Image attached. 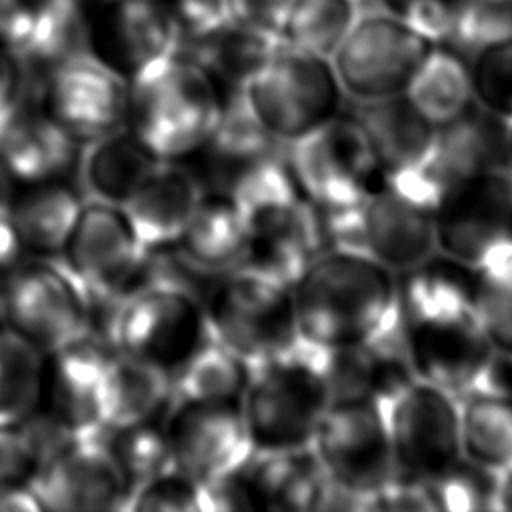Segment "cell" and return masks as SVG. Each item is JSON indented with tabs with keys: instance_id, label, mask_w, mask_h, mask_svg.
Instances as JSON below:
<instances>
[{
	"instance_id": "12",
	"label": "cell",
	"mask_w": 512,
	"mask_h": 512,
	"mask_svg": "<svg viewBox=\"0 0 512 512\" xmlns=\"http://www.w3.org/2000/svg\"><path fill=\"white\" fill-rule=\"evenodd\" d=\"M440 188L420 168L384 176L358 206L362 250L396 274L436 254L434 212Z\"/></svg>"
},
{
	"instance_id": "6",
	"label": "cell",
	"mask_w": 512,
	"mask_h": 512,
	"mask_svg": "<svg viewBox=\"0 0 512 512\" xmlns=\"http://www.w3.org/2000/svg\"><path fill=\"white\" fill-rule=\"evenodd\" d=\"M200 300L206 336L230 350L246 368L300 342L290 286L234 268L212 276Z\"/></svg>"
},
{
	"instance_id": "39",
	"label": "cell",
	"mask_w": 512,
	"mask_h": 512,
	"mask_svg": "<svg viewBox=\"0 0 512 512\" xmlns=\"http://www.w3.org/2000/svg\"><path fill=\"white\" fill-rule=\"evenodd\" d=\"M106 442L126 478L128 492L154 476L176 470L162 426V416L156 420L106 430Z\"/></svg>"
},
{
	"instance_id": "22",
	"label": "cell",
	"mask_w": 512,
	"mask_h": 512,
	"mask_svg": "<svg viewBox=\"0 0 512 512\" xmlns=\"http://www.w3.org/2000/svg\"><path fill=\"white\" fill-rule=\"evenodd\" d=\"M80 140L42 108L24 106L0 140V172L18 186L64 180L74 172Z\"/></svg>"
},
{
	"instance_id": "29",
	"label": "cell",
	"mask_w": 512,
	"mask_h": 512,
	"mask_svg": "<svg viewBox=\"0 0 512 512\" xmlns=\"http://www.w3.org/2000/svg\"><path fill=\"white\" fill-rule=\"evenodd\" d=\"M236 208L248 236L290 218L306 200L288 158L272 152L236 170L222 190Z\"/></svg>"
},
{
	"instance_id": "3",
	"label": "cell",
	"mask_w": 512,
	"mask_h": 512,
	"mask_svg": "<svg viewBox=\"0 0 512 512\" xmlns=\"http://www.w3.org/2000/svg\"><path fill=\"white\" fill-rule=\"evenodd\" d=\"M332 402L328 352L306 342L248 368L238 408L256 454L310 448Z\"/></svg>"
},
{
	"instance_id": "51",
	"label": "cell",
	"mask_w": 512,
	"mask_h": 512,
	"mask_svg": "<svg viewBox=\"0 0 512 512\" xmlns=\"http://www.w3.org/2000/svg\"><path fill=\"white\" fill-rule=\"evenodd\" d=\"M24 248L10 218L6 202H0V278L22 260Z\"/></svg>"
},
{
	"instance_id": "38",
	"label": "cell",
	"mask_w": 512,
	"mask_h": 512,
	"mask_svg": "<svg viewBox=\"0 0 512 512\" xmlns=\"http://www.w3.org/2000/svg\"><path fill=\"white\" fill-rule=\"evenodd\" d=\"M358 18L356 0H292L280 38L330 58Z\"/></svg>"
},
{
	"instance_id": "26",
	"label": "cell",
	"mask_w": 512,
	"mask_h": 512,
	"mask_svg": "<svg viewBox=\"0 0 512 512\" xmlns=\"http://www.w3.org/2000/svg\"><path fill=\"white\" fill-rule=\"evenodd\" d=\"M328 378L332 400L368 396L386 404L394 398L414 380L396 320L368 342L328 352Z\"/></svg>"
},
{
	"instance_id": "41",
	"label": "cell",
	"mask_w": 512,
	"mask_h": 512,
	"mask_svg": "<svg viewBox=\"0 0 512 512\" xmlns=\"http://www.w3.org/2000/svg\"><path fill=\"white\" fill-rule=\"evenodd\" d=\"M496 480V472L486 470L462 456L456 464L422 486L430 510L484 512L496 510Z\"/></svg>"
},
{
	"instance_id": "11",
	"label": "cell",
	"mask_w": 512,
	"mask_h": 512,
	"mask_svg": "<svg viewBox=\"0 0 512 512\" xmlns=\"http://www.w3.org/2000/svg\"><path fill=\"white\" fill-rule=\"evenodd\" d=\"M436 42L386 10L358 14L330 56L348 102H374L406 92Z\"/></svg>"
},
{
	"instance_id": "54",
	"label": "cell",
	"mask_w": 512,
	"mask_h": 512,
	"mask_svg": "<svg viewBox=\"0 0 512 512\" xmlns=\"http://www.w3.org/2000/svg\"><path fill=\"white\" fill-rule=\"evenodd\" d=\"M506 144H508V168L512 170V122H508V130H506Z\"/></svg>"
},
{
	"instance_id": "27",
	"label": "cell",
	"mask_w": 512,
	"mask_h": 512,
	"mask_svg": "<svg viewBox=\"0 0 512 512\" xmlns=\"http://www.w3.org/2000/svg\"><path fill=\"white\" fill-rule=\"evenodd\" d=\"M242 476L258 510L310 512L326 510L330 482L310 448L292 452L252 454Z\"/></svg>"
},
{
	"instance_id": "20",
	"label": "cell",
	"mask_w": 512,
	"mask_h": 512,
	"mask_svg": "<svg viewBox=\"0 0 512 512\" xmlns=\"http://www.w3.org/2000/svg\"><path fill=\"white\" fill-rule=\"evenodd\" d=\"M202 180L182 160L158 158L120 206L144 250L172 248L204 198Z\"/></svg>"
},
{
	"instance_id": "42",
	"label": "cell",
	"mask_w": 512,
	"mask_h": 512,
	"mask_svg": "<svg viewBox=\"0 0 512 512\" xmlns=\"http://www.w3.org/2000/svg\"><path fill=\"white\" fill-rule=\"evenodd\" d=\"M468 60L474 102L506 124L512 122V34L478 46Z\"/></svg>"
},
{
	"instance_id": "14",
	"label": "cell",
	"mask_w": 512,
	"mask_h": 512,
	"mask_svg": "<svg viewBox=\"0 0 512 512\" xmlns=\"http://www.w3.org/2000/svg\"><path fill=\"white\" fill-rule=\"evenodd\" d=\"M6 328L44 354L82 336L90 328V308L74 282L52 258H26L0 278Z\"/></svg>"
},
{
	"instance_id": "33",
	"label": "cell",
	"mask_w": 512,
	"mask_h": 512,
	"mask_svg": "<svg viewBox=\"0 0 512 512\" xmlns=\"http://www.w3.org/2000/svg\"><path fill=\"white\" fill-rule=\"evenodd\" d=\"M404 96L434 126L456 120L476 104L470 60L458 48L436 42L412 76Z\"/></svg>"
},
{
	"instance_id": "43",
	"label": "cell",
	"mask_w": 512,
	"mask_h": 512,
	"mask_svg": "<svg viewBox=\"0 0 512 512\" xmlns=\"http://www.w3.org/2000/svg\"><path fill=\"white\" fill-rule=\"evenodd\" d=\"M512 34V0H460L456 26L446 44L464 54Z\"/></svg>"
},
{
	"instance_id": "24",
	"label": "cell",
	"mask_w": 512,
	"mask_h": 512,
	"mask_svg": "<svg viewBox=\"0 0 512 512\" xmlns=\"http://www.w3.org/2000/svg\"><path fill=\"white\" fill-rule=\"evenodd\" d=\"M506 130L504 120L474 104L456 120L438 126L432 154L422 170L442 188L476 172L508 168Z\"/></svg>"
},
{
	"instance_id": "50",
	"label": "cell",
	"mask_w": 512,
	"mask_h": 512,
	"mask_svg": "<svg viewBox=\"0 0 512 512\" xmlns=\"http://www.w3.org/2000/svg\"><path fill=\"white\" fill-rule=\"evenodd\" d=\"M362 510H430V504L422 484L394 476V480L364 502Z\"/></svg>"
},
{
	"instance_id": "49",
	"label": "cell",
	"mask_w": 512,
	"mask_h": 512,
	"mask_svg": "<svg viewBox=\"0 0 512 512\" xmlns=\"http://www.w3.org/2000/svg\"><path fill=\"white\" fill-rule=\"evenodd\" d=\"M290 4L292 0H228L230 18L234 22L256 26L278 36Z\"/></svg>"
},
{
	"instance_id": "40",
	"label": "cell",
	"mask_w": 512,
	"mask_h": 512,
	"mask_svg": "<svg viewBox=\"0 0 512 512\" xmlns=\"http://www.w3.org/2000/svg\"><path fill=\"white\" fill-rule=\"evenodd\" d=\"M476 310L494 352L512 358V250L476 268Z\"/></svg>"
},
{
	"instance_id": "45",
	"label": "cell",
	"mask_w": 512,
	"mask_h": 512,
	"mask_svg": "<svg viewBox=\"0 0 512 512\" xmlns=\"http://www.w3.org/2000/svg\"><path fill=\"white\" fill-rule=\"evenodd\" d=\"M382 10L396 16L432 42H448L460 0H378Z\"/></svg>"
},
{
	"instance_id": "52",
	"label": "cell",
	"mask_w": 512,
	"mask_h": 512,
	"mask_svg": "<svg viewBox=\"0 0 512 512\" xmlns=\"http://www.w3.org/2000/svg\"><path fill=\"white\" fill-rule=\"evenodd\" d=\"M42 504L28 482L0 484V512H40Z\"/></svg>"
},
{
	"instance_id": "37",
	"label": "cell",
	"mask_w": 512,
	"mask_h": 512,
	"mask_svg": "<svg viewBox=\"0 0 512 512\" xmlns=\"http://www.w3.org/2000/svg\"><path fill=\"white\" fill-rule=\"evenodd\" d=\"M46 354L10 328L0 330V422H20L42 406Z\"/></svg>"
},
{
	"instance_id": "16",
	"label": "cell",
	"mask_w": 512,
	"mask_h": 512,
	"mask_svg": "<svg viewBox=\"0 0 512 512\" xmlns=\"http://www.w3.org/2000/svg\"><path fill=\"white\" fill-rule=\"evenodd\" d=\"M42 510H122L126 478L106 442V430L74 432L28 478Z\"/></svg>"
},
{
	"instance_id": "46",
	"label": "cell",
	"mask_w": 512,
	"mask_h": 512,
	"mask_svg": "<svg viewBox=\"0 0 512 512\" xmlns=\"http://www.w3.org/2000/svg\"><path fill=\"white\" fill-rule=\"evenodd\" d=\"M174 26L180 32L182 42L206 36L228 22V0H160Z\"/></svg>"
},
{
	"instance_id": "48",
	"label": "cell",
	"mask_w": 512,
	"mask_h": 512,
	"mask_svg": "<svg viewBox=\"0 0 512 512\" xmlns=\"http://www.w3.org/2000/svg\"><path fill=\"white\" fill-rule=\"evenodd\" d=\"M28 72L20 58L0 46V140L26 106Z\"/></svg>"
},
{
	"instance_id": "32",
	"label": "cell",
	"mask_w": 512,
	"mask_h": 512,
	"mask_svg": "<svg viewBox=\"0 0 512 512\" xmlns=\"http://www.w3.org/2000/svg\"><path fill=\"white\" fill-rule=\"evenodd\" d=\"M280 42L278 34L232 20L206 36L182 42L178 52L200 64L228 94L244 88Z\"/></svg>"
},
{
	"instance_id": "28",
	"label": "cell",
	"mask_w": 512,
	"mask_h": 512,
	"mask_svg": "<svg viewBox=\"0 0 512 512\" xmlns=\"http://www.w3.org/2000/svg\"><path fill=\"white\" fill-rule=\"evenodd\" d=\"M170 404V374L162 368L112 352L96 400L98 424L116 430L146 420H156Z\"/></svg>"
},
{
	"instance_id": "30",
	"label": "cell",
	"mask_w": 512,
	"mask_h": 512,
	"mask_svg": "<svg viewBox=\"0 0 512 512\" xmlns=\"http://www.w3.org/2000/svg\"><path fill=\"white\" fill-rule=\"evenodd\" d=\"M246 246L248 232L228 196L206 192L172 248L198 274L216 276L240 268Z\"/></svg>"
},
{
	"instance_id": "1",
	"label": "cell",
	"mask_w": 512,
	"mask_h": 512,
	"mask_svg": "<svg viewBox=\"0 0 512 512\" xmlns=\"http://www.w3.org/2000/svg\"><path fill=\"white\" fill-rule=\"evenodd\" d=\"M396 324L414 378L456 396L494 356L476 310V272L440 252L398 274Z\"/></svg>"
},
{
	"instance_id": "25",
	"label": "cell",
	"mask_w": 512,
	"mask_h": 512,
	"mask_svg": "<svg viewBox=\"0 0 512 512\" xmlns=\"http://www.w3.org/2000/svg\"><path fill=\"white\" fill-rule=\"evenodd\" d=\"M158 158L124 124L80 142L74 168L84 200L122 206Z\"/></svg>"
},
{
	"instance_id": "19",
	"label": "cell",
	"mask_w": 512,
	"mask_h": 512,
	"mask_svg": "<svg viewBox=\"0 0 512 512\" xmlns=\"http://www.w3.org/2000/svg\"><path fill=\"white\" fill-rule=\"evenodd\" d=\"M162 426L174 468L196 484L242 470L254 454L238 402L168 404Z\"/></svg>"
},
{
	"instance_id": "9",
	"label": "cell",
	"mask_w": 512,
	"mask_h": 512,
	"mask_svg": "<svg viewBox=\"0 0 512 512\" xmlns=\"http://www.w3.org/2000/svg\"><path fill=\"white\" fill-rule=\"evenodd\" d=\"M102 338L112 350L172 374L206 338L200 294L180 286H146L108 306Z\"/></svg>"
},
{
	"instance_id": "7",
	"label": "cell",
	"mask_w": 512,
	"mask_h": 512,
	"mask_svg": "<svg viewBox=\"0 0 512 512\" xmlns=\"http://www.w3.org/2000/svg\"><path fill=\"white\" fill-rule=\"evenodd\" d=\"M52 260L90 310H106L154 280L152 250L138 244L122 208L102 202L84 200L66 244Z\"/></svg>"
},
{
	"instance_id": "13",
	"label": "cell",
	"mask_w": 512,
	"mask_h": 512,
	"mask_svg": "<svg viewBox=\"0 0 512 512\" xmlns=\"http://www.w3.org/2000/svg\"><path fill=\"white\" fill-rule=\"evenodd\" d=\"M286 152L298 188L320 208L360 206L384 180L348 106L330 124Z\"/></svg>"
},
{
	"instance_id": "34",
	"label": "cell",
	"mask_w": 512,
	"mask_h": 512,
	"mask_svg": "<svg viewBox=\"0 0 512 512\" xmlns=\"http://www.w3.org/2000/svg\"><path fill=\"white\" fill-rule=\"evenodd\" d=\"M458 410L462 456L496 474L512 466V394L470 388Z\"/></svg>"
},
{
	"instance_id": "31",
	"label": "cell",
	"mask_w": 512,
	"mask_h": 512,
	"mask_svg": "<svg viewBox=\"0 0 512 512\" xmlns=\"http://www.w3.org/2000/svg\"><path fill=\"white\" fill-rule=\"evenodd\" d=\"M6 204L24 252L56 258L78 220L84 198L76 186L58 180L24 186Z\"/></svg>"
},
{
	"instance_id": "18",
	"label": "cell",
	"mask_w": 512,
	"mask_h": 512,
	"mask_svg": "<svg viewBox=\"0 0 512 512\" xmlns=\"http://www.w3.org/2000/svg\"><path fill=\"white\" fill-rule=\"evenodd\" d=\"M180 44L160 0H86V48L126 80Z\"/></svg>"
},
{
	"instance_id": "56",
	"label": "cell",
	"mask_w": 512,
	"mask_h": 512,
	"mask_svg": "<svg viewBox=\"0 0 512 512\" xmlns=\"http://www.w3.org/2000/svg\"><path fill=\"white\" fill-rule=\"evenodd\" d=\"M356 2H360V0H356Z\"/></svg>"
},
{
	"instance_id": "2",
	"label": "cell",
	"mask_w": 512,
	"mask_h": 512,
	"mask_svg": "<svg viewBox=\"0 0 512 512\" xmlns=\"http://www.w3.org/2000/svg\"><path fill=\"white\" fill-rule=\"evenodd\" d=\"M290 290L300 340L326 352L368 342L396 320L398 274L364 250L318 252Z\"/></svg>"
},
{
	"instance_id": "36",
	"label": "cell",
	"mask_w": 512,
	"mask_h": 512,
	"mask_svg": "<svg viewBox=\"0 0 512 512\" xmlns=\"http://www.w3.org/2000/svg\"><path fill=\"white\" fill-rule=\"evenodd\" d=\"M278 148L282 146L262 128L240 90L224 96L218 122L202 146L214 162L216 172L220 170L224 174V182L242 166L278 152Z\"/></svg>"
},
{
	"instance_id": "15",
	"label": "cell",
	"mask_w": 512,
	"mask_h": 512,
	"mask_svg": "<svg viewBox=\"0 0 512 512\" xmlns=\"http://www.w3.org/2000/svg\"><path fill=\"white\" fill-rule=\"evenodd\" d=\"M384 412L398 478L424 484L462 458L456 394L414 378Z\"/></svg>"
},
{
	"instance_id": "8",
	"label": "cell",
	"mask_w": 512,
	"mask_h": 512,
	"mask_svg": "<svg viewBox=\"0 0 512 512\" xmlns=\"http://www.w3.org/2000/svg\"><path fill=\"white\" fill-rule=\"evenodd\" d=\"M310 450L330 486L358 510L396 476L384 404L368 396L334 398Z\"/></svg>"
},
{
	"instance_id": "55",
	"label": "cell",
	"mask_w": 512,
	"mask_h": 512,
	"mask_svg": "<svg viewBox=\"0 0 512 512\" xmlns=\"http://www.w3.org/2000/svg\"><path fill=\"white\" fill-rule=\"evenodd\" d=\"M2 328H6V324H4V312H2V304H0V330Z\"/></svg>"
},
{
	"instance_id": "10",
	"label": "cell",
	"mask_w": 512,
	"mask_h": 512,
	"mask_svg": "<svg viewBox=\"0 0 512 512\" xmlns=\"http://www.w3.org/2000/svg\"><path fill=\"white\" fill-rule=\"evenodd\" d=\"M436 250L472 270L512 250V170L476 172L440 188Z\"/></svg>"
},
{
	"instance_id": "17",
	"label": "cell",
	"mask_w": 512,
	"mask_h": 512,
	"mask_svg": "<svg viewBox=\"0 0 512 512\" xmlns=\"http://www.w3.org/2000/svg\"><path fill=\"white\" fill-rule=\"evenodd\" d=\"M40 96L42 110L80 142L126 124L128 80L90 52L44 70Z\"/></svg>"
},
{
	"instance_id": "21",
	"label": "cell",
	"mask_w": 512,
	"mask_h": 512,
	"mask_svg": "<svg viewBox=\"0 0 512 512\" xmlns=\"http://www.w3.org/2000/svg\"><path fill=\"white\" fill-rule=\"evenodd\" d=\"M110 344L92 330L46 354L44 396L48 410L74 432L104 430L98 424V388L112 356Z\"/></svg>"
},
{
	"instance_id": "5",
	"label": "cell",
	"mask_w": 512,
	"mask_h": 512,
	"mask_svg": "<svg viewBox=\"0 0 512 512\" xmlns=\"http://www.w3.org/2000/svg\"><path fill=\"white\" fill-rule=\"evenodd\" d=\"M240 92L282 148L312 136L348 106L330 58L284 40Z\"/></svg>"
},
{
	"instance_id": "47",
	"label": "cell",
	"mask_w": 512,
	"mask_h": 512,
	"mask_svg": "<svg viewBox=\"0 0 512 512\" xmlns=\"http://www.w3.org/2000/svg\"><path fill=\"white\" fill-rule=\"evenodd\" d=\"M36 456L20 422H0V484L28 482Z\"/></svg>"
},
{
	"instance_id": "35",
	"label": "cell",
	"mask_w": 512,
	"mask_h": 512,
	"mask_svg": "<svg viewBox=\"0 0 512 512\" xmlns=\"http://www.w3.org/2000/svg\"><path fill=\"white\" fill-rule=\"evenodd\" d=\"M246 376V364L206 336L170 374V404L238 402Z\"/></svg>"
},
{
	"instance_id": "4",
	"label": "cell",
	"mask_w": 512,
	"mask_h": 512,
	"mask_svg": "<svg viewBox=\"0 0 512 512\" xmlns=\"http://www.w3.org/2000/svg\"><path fill=\"white\" fill-rule=\"evenodd\" d=\"M224 96L200 64L176 52L128 80L126 126L156 158L184 160L206 144Z\"/></svg>"
},
{
	"instance_id": "23",
	"label": "cell",
	"mask_w": 512,
	"mask_h": 512,
	"mask_svg": "<svg viewBox=\"0 0 512 512\" xmlns=\"http://www.w3.org/2000/svg\"><path fill=\"white\" fill-rule=\"evenodd\" d=\"M384 176L420 170L428 162L438 126L404 96L348 102Z\"/></svg>"
},
{
	"instance_id": "44",
	"label": "cell",
	"mask_w": 512,
	"mask_h": 512,
	"mask_svg": "<svg viewBox=\"0 0 512 512\" xmlns=\"http://www.w3.org/2000/svg\"><path fill=\"white\" fill-rule=\"evenodd\" d=\"M132 512H196V482L178 470L134 486L122 504Z\"/></svg>"
},
{
	"instance_id": "53",
	"label": "cell",
	"mask_w": 512,
	"mask_h": 512,
	"mask_svg": "<svg viewBox=\"0 0 512 512\" xmlns=\"http://www.w3.org/2000/svg\"><path fill=\"white\" fill-rule=\"evenodd\" d=\"M496 510L512 512V466L498 472L496 480Z\"/></svg>"
}]
</instances>
